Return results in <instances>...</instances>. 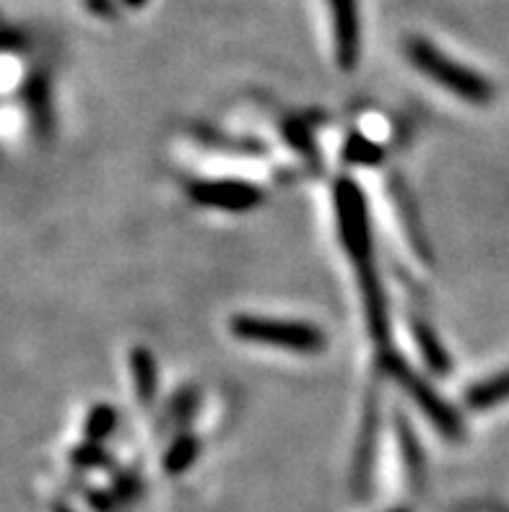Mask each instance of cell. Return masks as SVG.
Returning <instances> with one entry per match:
<instances>
[{"label":"cell","mask_w":509,"mask_h":512,"mask_svg":"<svg viewBox=\"0 0 509 512\" xmlns=\"http://www.w3.org/2000/svg\"><path fill=\"white\" fill-rule=\"evenodd\" d=\"M406 52L413 68H419L426 78H432L434 84H439L455 97L465 99L468 104H489L494 99V86H491L489 78L476 73L468 65L455 63L450 55L437 50L432 42L413 37L408 39Z\"/></svg>","instance_id":"6da1fadb"},{"label":"cell","mask_w":509,"mask_h":512,"mask_svg":"<svg viewBox=\"0 0 509 512\" xmlns=\"http://www.w3.org/2000/svg\"><path fill=\"white\" fill-rule=\"evenodd\" d=\"M377 362H380V370L387 372V375L393 377L395 383L400 388L406 390L411 401L424 411V416L434 427L442 432V437H447L450 442H463L465 440V424L460 419V414L452 409L450 403L445 398L439 396L437 390L432 385L426 383L424 377L419 372H413L411 364L406 359L400 357L398 351L393 349H380L377 354Z\"/></svg>","instance_id":"7a4b0ae2"},{"label":"cell","mask_w":509,"mask_h":512,"mask_svg":"<svg viewBox=\"0 0 509 512\" xmlns=\"http://www.w3.org/2000/svg\"><path fill=\"white\" fill-rule=\"evenodd\" d=\"M232 333L247 344L278 346V349L294 351V354H320L328 346L323 328L304 323V320L237 315L232 318Z\"/></svg>","instance_id":"3957f363"},{"label":"cell","mask_w":509,"mask_h":512,"mask_svg":"<svg viewBox=\"0 0 509 512\" xmlns=\"http://www.w3.org/2000/svg\"><path fill=\"white\" fill-rule=\"evenodd\" d=\"M333 198H336L338 234H341L346 255L351 258L356 271L374 266V240L372 224H369L367 195L361 193L359 182L351 180V177H341L336 182Z\"/></svg>","instance_id":"277c9868"},{"label":"cell","mask_w":509,"mask_h":512,"mask_svg":"<svg viewBox=\"0 0 509 512\" xmlns=\"http://www.w3.org/2000/svg\"><path fill=\"white\" fill-rule=\"evenodd\" d=\"M187 195L198 206L245 214L263 203V190L247 180H193L187 185Z\"/></svg>","instance_id":"5b68a950"},{"label":"cell","mask_w":509,"mask_h":512,"mask_svg":"<svg viewBox=\"0 0 509 512\" xmlns=\"http://www.w3.org/2000/svg\"><path fill=\"white\" fill-rule=\"evenodd\" d=\"M336 32V60L341 71H356L361 58V16L359 0H328Z\"/></svg>","instance_id":"8992f818"},{"label":"cell","mask_w":509,"mask_h":512,"mask_svg":"<svg viewBox=\"0 0 509 512\" xmlns=\"http://www.w3.org/2000/svg\"><path fill=\"white\" fill-rule=\"evenodd\" d=\"M24 102L29 117H32L34 133L47 138L52 133V102H50V81H47L45 71H37L26 78L24 84Z\"/></svg>","instance_id":"52a82bcc"},{"label":"cell","mask_w":509,"mask_h":512,"mask_svg":"<svg viewBox=\"0 0 509 512\" xmlns=\"http://www.w3.org/2000/svg\"><path fill=\"white\" fill-rule=\"evenodd\" d=\"M411 333H413V341H416V346L421 349V357H424L426 367H429V370L439 377L450 375V367H452L450 354H447L445 344L439 341L437 331H434L432 325L421 318H413Z\"/></svg>","instance_id":"ba28073f"},{"label":"cell","mask_w":509,"mask_h":512,"mask_svg":"<svg viewBox=\"0 0 509 512\" xmlns=\"http://www.w3.org/2000/svg\"><path fill=\"white\" fill-rule=\"evenodd\" d=\"M130 370H133V385L136 396L143 406H151L156 398V385H159V372H156V359L149 349L136 346L130 354Z\"/></svg>","instance_id":"9c48e42d"},{"label":"cell","mask_w":509,"mask_h":512,"mask_svg":"<svg viewBox=\"0 0 509 512\" xmlns=\"http://www.w3.org/2000/svg\"><path fill=\"white\" fill-rule=\"evenodd\" d=\"M377 424H380L377 396H369L367 409H364V424H361L359 461H356V476H359V481H367L369 471H372V466H374V450H377Z\"/></svg>","instance_id":"30bf717a"},{"label":"cell","mask_w":509,"mask_h":512,"mask_svg":"<svg viewBox=\"0 0 509 512\" xmlns=\"http://www.w3.org/2000/svg\"><path fill=\"white\" fill-rule=\"evenodd\" d=\"M504 401H509V370L486 377L481 383L471 385L465 393V403L476 411L491 409V406H499Z\"/></svg>","instance_id":"8fae6325"},{"label":"cell","mask_w":509,"mask_h":512,"mask_svg":"<svg viewBox=\"0 0 509 512\" xmlns=\"http://www.w3.org/2000/svg\"><path fill=\"white\" fill-rule=\"evenodd\" d=\"M200 455V442L198 437H193L190 432H182L180 437H174L172 445L164 453V471L172 476L185 474L187 468L198 461Z\"/></svg>","instance_id":"7c38bea8"},{"label":"cell","mask_w":509,"mask_h":512,"mask_svg":"<svg viewBox=\"0 0 509 512\" xmlns=\"http://www.w3.org/2000/svg\"><path fill=\"white\" fill-rule=\"evenodd\" d=\"M115 427H117V411L112 409L110 403H97V406L89 411V416H86L84 440L99 442V445H102V442L115 432Z\"/></svg>","instance_id":"4fadbf2b"},{"label":"cell","mask_w":509,"mask_h":512,"mask_svg":"<svg viewBox=\"0 0 509 512\" xmlns=\"http://www.w3.org/2000/svg\"><path fill=\"white\" fill-rule=\"evenodd\" d=\"M398 442L400 450H403V463H406L408 476H411V481H419L421 474H424V453H421L419 440H416L406 419H398Z\"/></svg>","instance_id":"5bb4252c"},{"label":"cell","mask_w":509,"mask_h":512,"mask_svg":"<svg viewBox=\"0 0 509 512\" xmlns=\"http://www.w3.org/2000/svg\"><path fill=\"white\" fill-rule=\"evenodd\" d=\"M343 159L351 164H364V167H372V164L382 162V149L374 141H369L367 136L354 133V136H348L346 146H343Z\"/></svg>","instance_id":"9a60e30c"},{"label":"cell","mask_w":509,"mask_h":512,"mask_svg":"<svg viewBox=\"0 0 509 512\" xmlns=\"http://www.w3.org/2000/svg\"><path fill=\"white\" fill-rule=\"evenodd\" d=\"M73 463H76V466H84V468H104V466H110V455L104 453L102 450V445H99V442H86L84 440V445H81V448H76L73 450Z\"/></svg>","instance_id":"2e32d148"},{"label":"cell","mask_w":509,"mask_h":512,"mask_svg":"<svg viewBox=\"0 0 509 512\" xmlns=\"http://www.w3.org/2000/svg\"><path fill=\"white\" fill-rule=\"evenodd\" d=\"M195 406H198V393L195 390H182L177 401L172 406V414H174V422H185L187 416H193Z\"/></svg>","instance_id":"e0dca14e"},{"label":"cell","mask_w":509,"mask_h":512,"mask_svg":"<svg viewBox=\"0 0 509 512\" xmlns=\"http://www.w3.org/2000/svg\"><path fill=\"white\" fill-rule=\"evenodd\" d=\"M86 6H89L94 13H107V16H112V13H115V8H112L110 0H86Z\"/></svg>","instance_id":"ac0fdd59"},{"label":"cell","mask_w":509,"mask_h":512,"mask_svg":"<svg viewBox=\"0 0 509 512\" xmlns=\"http://www.w3.org/2000/svg\"><path fill=\"white\" fill-rule=\"evenodd\" d=\"M125 6L128 8H141V6H146V3H149V0H123Z\"/></svg>","instance_id":"d6986e66"},{"label":"cell","mask_w":509,"mask_h":512,"mask_svg":"<svg viewBox=\"0 0 509 512\" xmlns=\"http://www.w3.org/2000/svg\"><path fill=\"white\" fill-rule=\"evenodd\" d=\"M393 512H408V510H393Z\"/></svg>","instance_id":"ffe728a7"}]
</instances>
